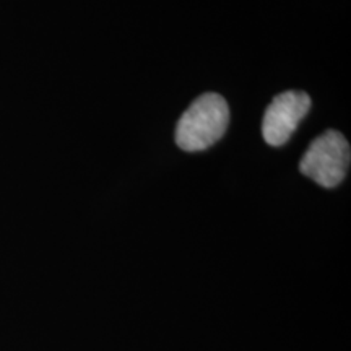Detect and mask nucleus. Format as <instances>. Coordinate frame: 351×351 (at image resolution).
I'll use <instances>...</instances> for the list:
<instances>
[{"mask_svg":"<svg viewBox=\"0 0 351 351\" xmlns=\"http://www.w3.org/2000/svg\"><path fill=\"white\" fill-rule=\"evenodd\" d=\"M230 108L223 96L207 93L189 106L176 127V143L184 152H204L225 135Z\"/></svg>","mask_w":351,"mask_h":351,"instance_id":"obj_1","label":"nucleus"},{"mask_svg":"<svg viewBox=\"0 0 351 351\" xmlns=\"http://www.w3.org/2000/svg\"><path fill=\"white\" fill-rule=\"evenodd\" d=\"M350 158V143L343 135L337 130H327L309 145L302 155L300 169L319 186L332 189L345 179Z\"/></svg>","mask_w":351,"mask_h":351,"instance_id":"obj_2","label":"nucleus"},{"mask_svg":"<svg viewBox=\"0 0 351 351\" xmlns=\"http://www.w3.org/2000/svg\"><path fill=\"white\" fill-rule=\"evenodd\" d=\"M309 109L311 98L304 91H285L275 96L263 114V140L271 147H282L291 138Z\"/></svg>","mask_w":351,"mask_h":351,"instance_id":"obj_3","label":"nucleus"}]
</instances>
